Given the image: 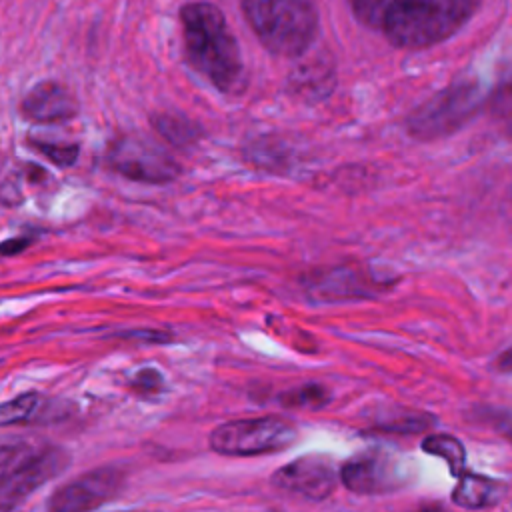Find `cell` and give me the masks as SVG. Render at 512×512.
<instances>
[{
  "instance_id": "6da1fadb",
  "label": "cell",
  "mask_w": 512,
  "mask_h": 512,
  "mask_svg": "<svg viewBox=\"0 0 512 512\" xmlns=\"http://www.w3.org/2000/svg\"><path fill=\"white\" fill-rule=\"evenodd\" d=\"M474 0H356V18L396 48H430L454 36L478 10Z\"/></svg>"
},
{
  "instance_id": "7a4b0ae2",
  "label": "cell",
  "mask_w": 512,
  "mask_h": 512,
  "mask_svg": "<svg viewBox=\"0 0 512 512\" xmlns=\"http://www.w3.org/2000/svg\"><path fill=\"white\" fill-rule=\"evenodd\" d=\"M184 54L188 64L218 92L238 96L248 76L238 40L224 12L210 2H190L180 8Z\"/></svg>"
},
{
  "instance_id": "3957f363",
  "label": "cell",
  "mask_w": 512,
  "mask_h": 512,
  "mask_svg": "<svg viewBox=\"0 0 512 512\" xmlns=\"http://www.w3.org/2000/svg\"><path fill=\"white\" fill-rule=\"evenodd\" d=\"M242 12L260 44L276 56H302L318 32V10L308 0H248Z\"/></svg>"
},
{
  "instance_id": "277c9868",
  "label": "cell",
  "mask_w": 512,
  "mask_h": 512,
  "mask_svg": "<svg viewBox=\"0 0 512 512\" xmlns=\"http://www.w3.org/2000/svg\"><path fill=\"white\" fill-rule=\"evenodd\" d=\"M484 100V90L476 80L452 82L406 116V132L424 142L450 136L480 112Z\"/></svg>"
},
{
  "instance_id": "5b68a950",
  "label": "cell",
  "mask_w": 512,
  "mask_h": 512,
  "mask_svg": "<svg viewBox=\"0 0 512 512\" xmlns=\"http://www.w3.org/2000/svg\"><path fill=\"white\" fill-rule=\"evenodd\" d=\"M296 440L292 422L278 416L242 418L224 422L210 434V446L226 456H254L278 452Z\"/></svg>"
},
{
  "instance_id": "8992f818",
  "label": "cell",
  "mask_w": 512,
  "mask_h": 512,
  "mask_svg": "<svg viewBox=\"0 0 512 512\" xmlns=\"http://www.w3.org/2000/svg\"><path fill=\"white\" fill-rule=\"evenodd\" d=\"M108 166L128 180L166 184L178 178L176 160L150 138L140 134H122L106 150Z\"/></svg>"
},
{
  "instance_id": "52a82bcc",
  "label": "cell",
  "mask_w": 512,
  "mask_h": 512,
  "mask_svg": "<svg viewBox=\"0 0 512 512\" xmlns=\"http://www.w3.org/2000/svg\"><path fill=\"white\" fill-rule=\"evenodd\" d=\"M390 282L380 280L372 270L362 266H336L326 272L310 274L304 282V290L314 302H340L372 298L378 290H388Z\"/></svg>"
},
{
  "instance_id": "ba28073f",
  "label": "cell",
  "mask_w": 512,
  "mask_h": 512,
  "mask_svg": "<svg viewBox=\"0 0 512 512\" xmlns=\"http://www.w3.org/2000/svg\"><path fill=\"white\" fill-rule=\"evenodd\" d=\"M68 454L62 448H46L34 454L18 466L4 482H0V512H10L22 500L54 478L68 466Z\"/></svg>"
},
{
  "instance_id": "9c48e42d",
  "label": "cell",
  "mask_w": 512,
  "mask_h": 512,
  "mask_svg": "<svg viewBox=\"0 0 512 512\" xmlns=\"http://www.w3.org/2000/svg\"><path fill=\"white\" fill-rule=\"evenodd\" d=\"M122 476L112 468L92 470L60 486L48 500V512H88L106 502L120 486Z\"/></svg>"
},
{
  "instance_id": "30bf717a",
  "label": "cell",
  "mask_w": 512,
  "mask_h": 512,
  "mask_svg": "<svg viewBox=\"0 0 512 512\" xmlns=\"http://www.w3.org/2000/svg\"><path fill=\"white\" fill-rule=\"evenodd\" d=\"M340 478L346 488L360 494H374L392 490L402 484V472L398 468L396 458L388 452L370 450L352 456L340 472Z\"/></svg>"
},
{
  "instance_id": "8fae6325",
  "label": "cell",
  "mask_w": 512,
  "mask_h": 512,
  "mask_svg": "<svg viewBox=\"0 0 512 512\" xmlns=\"http://www.w3.org/2000/svg\"><path fill=\"white\" fill-rule=\"evenodd\" d=\"M272 484L282 490L320 500L334 490L336 472L326 456L306 454L278 468L272 476Z\"/></svg>"
},
{
  "instance_id": "7c38bea8",
  "label": "cell",
  "mask_w": 512,
  "mask_h": 512,
  "mask_svg": "<svg viewBox=\"0 0 512 512\" xmlns=\"http://www.w3.org/2000/svg\"><path fill=\"white\" fill-rule=\"evenodd\" d=\"M20 110L32 122L56 124L72 120L78 114V102L64 84L56 80H42L28 90Z\"/></svg>"
},
{
  "instance_id": "4fadbf2b",
  "label": "cell",
  "mask_w": 512,
  "mask_h": 512,
  "mask_svg": "<svg viewBox=\"0 0 512 512\" xmlns=\"http://www.w3.org/2000/svg\"><path fill=\"white\" fill-rule=\"evenodd\" d=\"M290 90L294 96L304 98L308 102H316L320 98H326L334 88V68L328 60L314 58L310 62H304L298 66L290 78Z\"/></svg>"
},
{
  "instance_id": "5bb4252c",
  "label": "cell",
  "mask_w": 512,
  "mask_h": 512,
  "mask_svg": "<svg viewBox=\"0 0 512 512\" xmlns=\"http://www.w3.org/2000/svg\"><path fill=\"white\" fill-rule=\"evenodd\" d=\"M502 494V486L480 474H462L452 500L462 508H482L494 504Z\"/></svg>"
},
{
  "instance_id": "9a60e30c",
  "label": "cell",
  "mask_w": 512,
  "mask_h": 512,
  "mask_svg": "<svg viewBox=\"0 0 512 512\" xmlns=\"http://www.w3.org/2000/svg\"><path fill=\"white\" fill-rule=\"evenodd\" d=\"M156 132L174 146H190L200 138V126L178 114H156L150 118Z\"/></svg>"
},
{
  "instance_id": "2e32d148",
  "label": "cell",
  "mask_w": 512,
  "mask_h": 512,
  "mask_svg": "<svg viewBox=\"0 0 512 512\" xmlns=\"http://www.w3.org/2000/svg\"><path fill=\"white\" fill-rule=\"evenodd\" d=\"M422 450L428 452V454L444 458L452 476L460 478L464 474L466 452H464V446L458 438L448 436V434H432L422 442Z\"/></svg>"
},
{
  "instance_id": "e0dca14e",
  "label": "cell",
  "mask_w": 512,
  "mask_h": 512,
  "mask_svg": "<svg viewBox=\"0 0 512 512\" xmlns=\"http://www.w3.org/2000/svg\"><path fill=\"white\" fill-rule=\"evenodd\" d=\"M40 406V396L36 392H24L4 404H0V426H12L28 422Z\"/></svg>"
},
{
  "instance_id": "ac0fdd59",
  "label": "cell",
  "mask_w": 512,
  "mask_h": 512,
  "mask_svg": "<svg viewBox=\"0 0 512 512\" xmlns=\"http://www.w3.org/2000/svg\"><path fill=\"white\" fill-rule=\"evenodd\" d=\"M278 402L288 408H320L328 402V390L320 384H304L280 394Z\"/></svg>"
},
{
  "instance_id": "d6986e66",
  "label": "cell",
  "mask_w": 512,
  "mask_h": 512,
  "mask_svg": "<svg viewBox=\"0 0 512 512\" xmlns=\"http://www.w3.org/2000/svg\"><path fill=\"white\" fill-rule=\"evenodd\" d=\"M30 146H34L40 154L50 158L56 166H72L80 152V146L74 142H54V140L30 138Z\"/></svg>"
},
{
  "instance_id": "ffe728a7",
  "label": "cell",
  "mask_w": 512,
  "mask_h": 512,
  "mask_svg": "<svg viewBox=\"0 0 512 512\" xmlns=\"http://www.w3.org/2000/svg\"><path fill=\"white\" fill-rule=\"evenodd\" d=\"M490 110L502 124L504 132L512 136V78L504 80L490 96Z\"/></svg>"
},
{
  "instance_id": "44dd1931",
  "label": "cell",
  "mask_w": 512,
  "mask_h": 512,
  "mask_svg": "<svg viewBox=\"0 0 512 512\" xmlns=\"http://www.w3.org/2000/svg\"><path fill=\"white\" fill-rule=\"evenodd\" d=\"M32 454H34V448L28 444H2L0 446V482H4Z\"/></svg>"
},
{
  "instance_id": "7402d4cb",
  "label": "cell",
  "mask_w": 512,
  "mask_h": 512,
  "mask_svg": "<svg viewBox=\"0 0 512 512\" xmlns=\"http://www.w3.org/2000/svg\"><path fill=\"white\" fill-rule=\"evenodd\" d=\"M130 386H132L138 394H142V396H152V394H158V392L164 388V378H162V374H160L158 370H154V368H144V370H140V372L132 378Z\"/></svg>"
},
{
  "instance_id": "603a6c76",
  "label": "cell",
  "mask_w": 512,
  "mask_h": 512,
  "mask_svg": "<svg viewBox=\"0 0 512 512\" xmlns=\"http://www.w3.org/2000/svg\"><path fill=\"white\" fill-rule=\"evenodd\" d=\"M32 238L28 236H20V238H8L6 242L0 244V256H14L22 250H26L30 246Z\"/></svg>"
},
{
  "instance_id": "cb8c5ba5",
  "label": "cell",
  "mask_w": 512,
  "mask_h": 512,
  "mask_svg": "<svg viewBox=\"0 0 512 512\" xmlns=\"http://www.w3.org/2000/svg\"><path fill=\"white\" fill-rule=\"evenodd\" d=\"M494 366H496L500 372H504V374H512V348L504 350V352L496 358Z\"/></svg>"
},
{
  "instance_id": "d4e9b609",
  "label": "cell",
  "mask_w": 512,
  "mask_h": 512,
  "mask_svg": "<svg viewBox=\"0 0 512 512\" xmlns=\"http://www.w3.org/2000/svg\"><path fill=\"white\" fill-rule=\"evenodd\" d=\"M420 512H440V510H436V508H422Z\"/></svg>"
}]
</instances>
